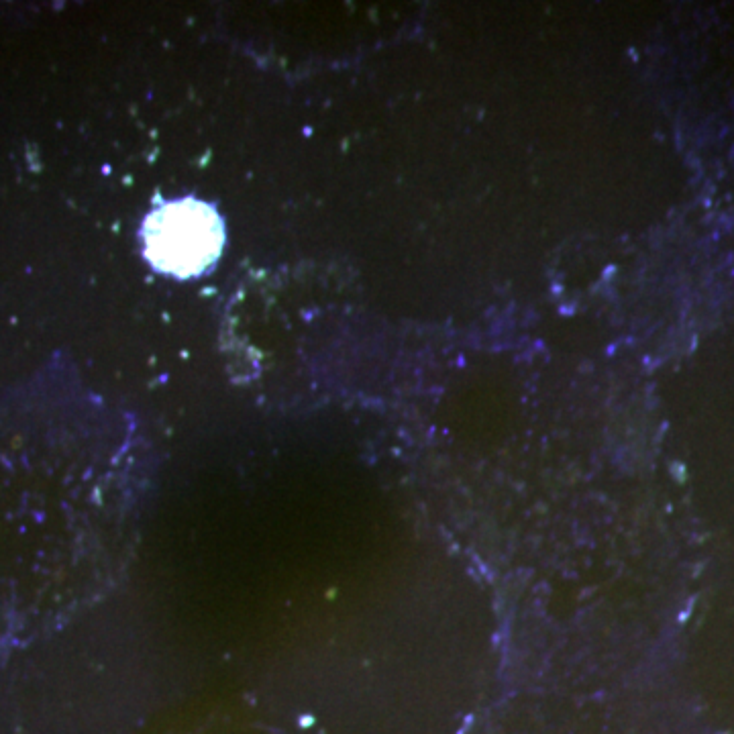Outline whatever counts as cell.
<instances>
[{"mask_svg": "<svg viewBox=\"0 0 734 734\" xmlns=\"http://www.w3.org/2000/svg\"><path fill=\"white\" fill-rule=\"evenodd\" d=\"M225 247V225L217 208L196 198L157 206L143 225V249L162 274L188 280L211 270Z\"/></svg>", "mask_w": 734, "mask_h": 734, "instance_id": "cell-1", "label": "cell"}]
</instances>
